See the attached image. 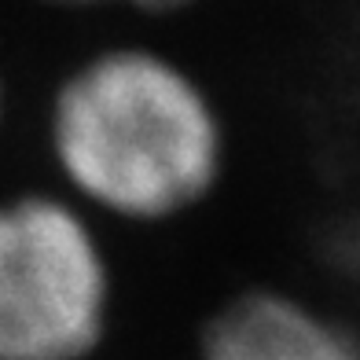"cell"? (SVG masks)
<instances>
[{
	"label": "cell",
	"instance_id": "obj_1",
	"mask_svg": "<svg viewBox=\"0 0 360 360\" xmlns=\"http://www.w3.org/2000/svg\"><path fill=\"white\" fill-rule=\"evenodd\" d=\"M52 151L92 202L133 221L188 210L221 173V122L206 92L143 48L100 52L63 81Z\"/></svg>",
	"mask_w": 360,
	"mask_h": 360
},
{
	"label": "cell",
	"instance_id": "obj_2",
	"mask_svg": "<svg viewBox=\"0 0 360 360\" xmlns=\"http://www.w3.org/2000/svg\"><path fill=\"white\" fill-rule=\"evenodd\" d=\"M110 280L89 224L48 195L0 199V360H81L107 331Z\"/></svg>",
	"mask_w": 360,
	"mask_h": 360
},
{
	"label": "cell",
	"instance_id": "obj_3",
	"mask_svg": "<svg viewBox=\"0 0 360 360\" xmlns=\"http://www.w3.org/2000/svg\"><path fill=\"white\" fill-rule=\"evenodd\" d=\"M202 360H360V335L298 298L250 290L210 320Z\"/></svg>",
	"mask_w": 360,
	"mask_h": 360
},
{
	"label": "cell",
	"instance_id": "obj_4",
	"mask_svg": "<svg viewBox=\"0 0 360 360\" xmlns=\"http://www.w3.org/2000/svg\"><path fill=\"white\" fill-rule=\"evenodd\" d=\"M56 4H129L143 11H173V8L191 4V0H56Z\"/></svg>",
	"mask_w": 360,
	"mask_h": 360
}]
</instances>
